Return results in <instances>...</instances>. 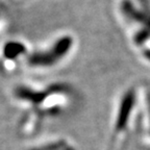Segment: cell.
Here are the masks:
<instances>
[{"label": "cell", "instance_id": "6da1fadb", "mask_svg": "<svg viewBox=\"0 0 150 150\" xmlns=\"http://www.w3.org/2000/svg\"><path fill=\"white\" fill-rule=\"evenodd\" d=\"M74 48V37L68 33L61 35L44 46L29 50L24 65L31 70H51L67 61Z\"/></svg>", "mask_w": 150, "mask_h": 150}, {"label": "cell", "instance_id": "3957f363", "mask_svg": "<svg viewBox=\"0 0 150 150\" xmlns=\"http://www.w3.org/2000/svg\"><path fill=\"white\" fill-rule=\"evenodd\" d=\"M64 147H66L65 143H64L63 141H59V142L48 144V145H46V146H43V147L37 148V149H33V150H61V149H63Z\"/></svg>", "mask_w": 150, "mask_h": 150}, {"label": "cell", "instance_id": "277c9868", "mask_svg": "<svg viewBox=\"0 0 150 150\" xmlns=\"http://www.w3.org/2000/svg\"><path fill=\"white\" fill-rule=\"evenodd\" d=\"M7 26V19L4 15V11L2 9L1 3H0V35H2V31L4 30Z\"/></svg>", "mask_w": 150, "mask_h": 150}, {"label": "cell", "instance_id": "7a4b0ae2", "mask_svg": "<svg viewBox=\"0 0 150 150\" xmlns=\"http://www.w3.org/2000/svg\"><path fill=\"white\" fill-rule=\"evenodd\" d=\"M27 44L22 41H7L0 50V67L5 72H12L19 65H24L29 53Z\"/></svg>", "mask_w": 150, "mask_h": 150}, {"label": "cell", "instance_id": "5b68a950", "mask_svg": "<svg viewBox=\"0 0 150 150\" xmlns=\"http://www.w3.org/2000/svg\"><path fill=\"white\" fill-rule=\"evenodd\" d=\"M61 150H73V148H71V147H64L63 149H61Z\"/></svg>", "mask_w": 150, "mask_h": 150}]
</instances>
